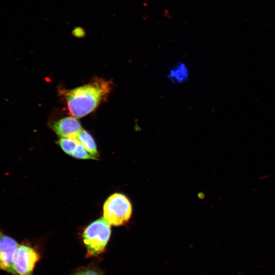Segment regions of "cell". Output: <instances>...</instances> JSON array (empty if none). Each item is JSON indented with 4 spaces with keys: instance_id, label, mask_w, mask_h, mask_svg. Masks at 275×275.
<instances>
[{
    "instance_id": "4",
    "label": "cell",
    "mask_w": 275,
    "mask_h": 275,
    "mask_svg": "<svg viewBox=\"0 0 275 275\" xmlns=\"http://www.w3.org/2000/svg\"><path fill=\"white\" fill-rule=\"evenodd\" d=\"M40 255L33 248L19 245L13 260L11 274L13 275H32Z\"/></svg>"
},
{
    "instance_id": "9",
    "label": "cell",
    "mask_w": 275,
    "mask_h": 275,
    "mask_svg": "<svg viewBox=\"0 0 275 275\" xmlns=\"http://www.w3.org/2000/svg\"><path fill=\"white\" fill-rule=\"evenodd\" d=\"M58 142L66 153L71 155L79 141L76 138H61Z\"/></svg>"
},
{
    "instance_id": "2",
    "label": "cell",
    "mask_w": 275,
    "mask_h": 275,
    "mask_svg": "<svg viewBox=\"0 0 275 275\" xmlns=\"http://www.w3.org/2000/svg\"><path fill=\"white\" fill-rule=\"evenodd\" d=\"M111 233V225L103 217L93 222L86 228L82 236L88 256H97L104 251Z\"/></svg>"
},
{
    "instance_id": "10",
    "label": "cell",
    "mask_w": 275,
    "mask_h": 275,
    "mask_svg": "<svg viewBox=\"0 0 275 275\" xmlns=\"http://www.w3.org/2000/svg\"><path fill=\"white\" fill-rule=\"evenodd\" d=\"M71 156L79 159H96L95 156L91 155L79 143L73 151Z\"/></svg>"
},
{
    "instance_id": "8",
    "label": "cell",
    "mask_w": 275,
    "mask_h": 275,
    "mask_svg": "<svg viewBox=\"0 0 275 275\" xmlns=\"http://www.w3.org/2000/svg\"><path fill=\"white\" fill-rule=\"evenodd\" d=\"M188 75L189 72L186 66L180 63L170 70L169 78L173 82L181 83L185 81Z\"/></svg>"
},
{
    "instance_id": "3",
    "label": "cell",
    "mask_w": 275,
    "mask_h": 275,
    "mask_svg": "<svg viewBox=\"0 0 275 275\" xmlns=\"http://www.w3.org/2000/svg\"><path fill=\"white\" fill-rule=\"evenodd\" d=\"M131 214V204L123 194L115 193L111 195L104 204L103 217L110 225H124L129 221Z\"/></svg>"
},
{
    "instance_id": "11",
    "label": "cell",
    "mask_w": 275,
    "mask_h": 275,
    "mask_svg": "<svg viewBox=\"0 0 275 275\" xmlns=\"http://www.w3.org/2000/svg\"><path fill=\"white\" fill-rule=\"evenodd\" d=\"M70 275H103L100 271L93 266L81 268Z\"/></svg>"
},
{
    "instance_id": "1",
    "label": "cell",
    "mask_w": 275,
    "mask_h": 275,
    "mask_svg": "<svg viewBox=\"0 0 275 275\" xmlns=\"http://www.w3.org/2000/svg\"><path fill=\"white\" fill-rule=\"evenodd\" d=\"M112 85V82L96 77L88 84L66 91L65 96L71 114L81 118L93 112L107 97Z\"/></svg>"
},
{
    "instance_id": "6",
    "label": "cell",
    "mask_w": 275,
    "mask_h": 275,
    "mask_svg": "<svg viewBox=\"0 0 275 275\" xmlns=\"http://www.w3.org/2000/svg\"><path fill=\"white\" fill-rule=\"evenodd\" d=\"M52 129L61 138H76L82 128L76 117H67L56 122Z\"/></svg>"
},
{
    "instance_id": "7",
    "label": "cell",
    "mask_w": 275,
    "mask_h": 275,
    "mask_svg": "<svg viewBox=\"0 0 275 275\" xmlns=\"http://www.w3.org/2000/svg\"><path fill=\"white\" fill-rule=\"evenodd\" d=\"M76 139L91 155L95 157L98 156L95 141L89 132L82 129Z\"/></svg>"
},
{
    "instance_id": "5",
    "label": "cell",
    "mask_w": 275,
    "mask_h": 275,
    "mask_svg": "<svg viewBox=\"0 0 275 275\" xmlns=\"http://www.w3.org/2000/svg\"><path fill=\"white\" fill-rule=\"evenodd\" d=\"M19 245L14 238L0 232V270L11 273L14 256Z\"/></svg>"
}]
</instances>
